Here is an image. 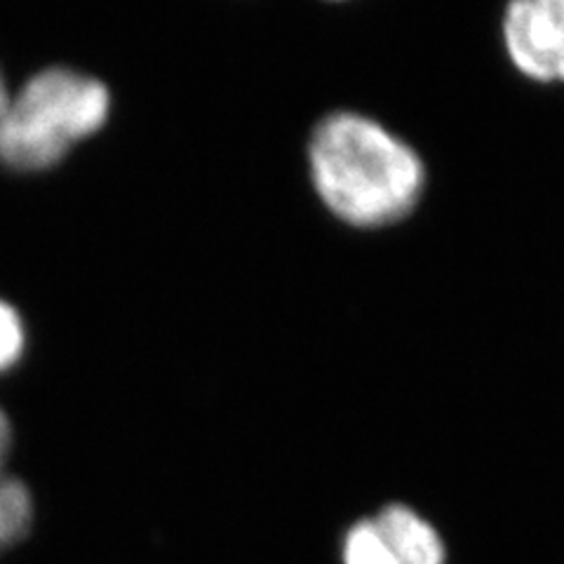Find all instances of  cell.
Masks as SVG:
<instances>
[{"instance_id": "8992f818", "label": "cell", "mask_w": 564, "mask_h": 564, "mask_svg": "<svg viewBox=\"0 0 564 564\" xmlns=\"http://www.w3.org/2000/svg\"><path fill=\"white\" fill-rule=\"evenodd\" d=\"M26 348V329L22 315L0 299V375L22 360Z\"/></svg>"}, {"instance_id": "6da1fadb", "label": "cell", "mask_w": 564, "mask_h": 564, "mask_svg": "<svg viewBox=\"0 0 564 564\" xmlns=\"http://www.w3.org/2000/svg\"><path fill=\"white\" fill-rule=\"evenodd\" d=\"M308 172L323 205L356 228L402 221L426 188V167L408 141L356 111H334L313 128Z\"/></svg>"}, {"instance_id": "277c9868", "label": "cell", "mask_w": 564, "mask_h": 564, "mask_svg": "<svg viewBox=\"0 0 564 564\" xmlns=\"http://www.w3.org/2000/svg\"><path fill=\"white\" fill-rule=\"evenodd\" d=\"M501 39L524 78L564 83V0H508Z\"/></svg>"}, {"instance_id": "3957f363", "label": "cell", "mask_w": 564, "mask_h": 564, "mask_svg": "<svg viewBox=\"0 0 564 564\" xmlns=\"http://www.w3.org/2000/svg\"><path fill=\"white\" fill-rule=\"evenodd\" d=\"M344 564H445L447 549L437 527L416 508L388 503L348 527Z\"/></svg>"}, {"instance_id": "5b68a950", "label": "cell", "mask_w": 564, "mask_h": 564, "mask_svg": "<svg viewBox=\"0 0 564 564\" xmlns=\"http://www.w3.org/2000/svg\"><path fill=\"white\" fill-rule=\"evenodd\" d=\"M12 452V423L0 410V553L20 543L33 527V494L29 485L8 470Z\"/></svg>"}, {"instance_id": "7a4b0ae2", "label": "cell", "mask_w": 564, "mask_h": 564, "mask_svg": "<svg viewBox=\"0 0 564 564\" xmlns=\"http://www.w3.org/2000/svg\"><path fill=\"white\" fill-rule=\"evenodd\" d=\"M111 113L109 87L76 68L50 66L8 97L0 118V161L14 172H43L97 134Z\"/></svg>"}, {"instance_id": "52a82bcc", "label": "cell", "mask_w": 564, "mask_h": 564, "mask_svg": "<svg viewBox=\"0 0 564 564\" xmlns=\"http://www.w3.org/2000/svg\"><path fill=\"white\" fill-rule=\"evenodd\" d=\"M8 97H10V93H8V85H6V78H3V70H0V118H3Z\"/></svg>"}]
</instances>
